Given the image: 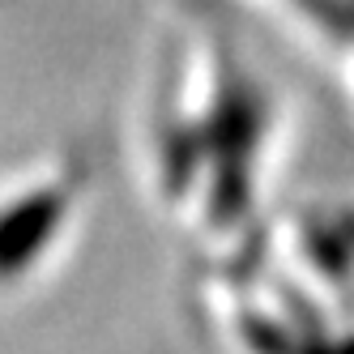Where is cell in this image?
Masks as SVG:
<instances>
[]
</instances>
